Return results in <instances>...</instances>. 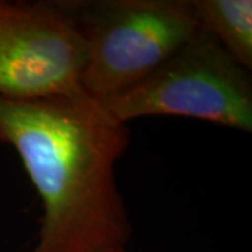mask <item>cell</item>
Segmentation results:
<instances>
[{"label": "cell", "mask_w": 252, "mask_h": 252, "mask_svg": "<svg viewBox=\"0 0 252 252\" xmlns=\"http://www.w3.org/2000/svg\"><path fill=\"white\" fill-rule=\"evenodd\" d=\"M0 143L16 150L42 200L30 252L125 248L132 225L115 165L130 132L102 101L84 91L34 101L0 97Z\"/></svg>", "instance_id": "6da1fadb"}, {"label": "cell", "mask_w": 252, "mask_h": 252, "mask_svg": "<svg viewBox=\"0 0 252 252\" xmlns=\"http://www.w3.org/2000/svg\"><path fill=\"white\" fill-rule=\"evenodd\" d=\"M102 104L122 124L170 115L252 132L251 72L203 30L146 79Z\"/></svg>", "instance_id": "3957f363"}, {"label": "cell", "mask_w": 252, "mask_h": 252, "mask_svg": "<svg viewBox=\"0 0 252 252\" xmlns=\"http://www.w3.org/2000/svg\"><path fill=\"white\" fill-rule=\"evenodd\" d=\"M199 28L213 36L237 62L252 70L251 0H190Z\"/></svg>", "instance_id": "5b68a950"}, {"label": "cell", "mask_w": 252, "mask_h": 252, "mask_svg": "<svg viewBox=\"0 0 252 252\" xmlns=\"http://www.w3.org/2000/svg\"><path fill=\"white\" fill-rule=\"evenodd\" d=\"M86 45L58 1L0 0V97L34 101L83 90Z\"/></svg>", "instance_id": "277c9868"}, {"label": "cell", "mask_w": 252, "mask_h": 252, "mask_svg": "<svg viewBox=\"0 0 252 252\" xmlns=\"http://www.w3.org/2000/svg\"><path fill=\"white\" fill-rule=\"evenodd\" d=\"M86 45L84 93L107 99L153 73L200 30L190 0L58 1Z\"/></svg>", "instance_id": "7a4b0ae2"}, {"label": "cell", "mask_w": 252, "mask_h": 252, "mask_svg": "<svg viewBox=\"0 0 252 252\" xmlns=\"http://www.w3.org/2000/svg\"><path fill=\"white\" fill-rule=\"evenodd\" d=\"M102 252H127L124 248V247H121V248H111V250H107V251H102Z\"/></svg>", "instance_id": "8992f818"}]
</instances>
